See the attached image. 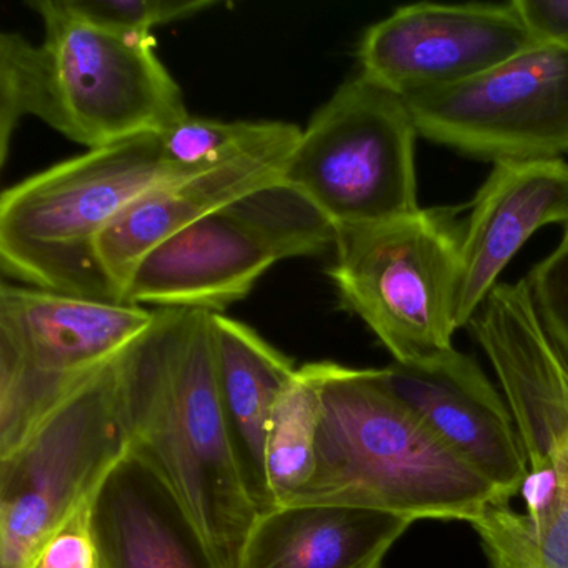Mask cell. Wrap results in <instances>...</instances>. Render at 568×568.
I'll list each match as a JSON object with an SVG mask.
<instances>
[{"label":"cell","instance_id":"ba28073f","mask_svg":"<svg viewBox=\"0 0 568 568\" xmlns=\"http://www.w3.org/2000/svg\"><path fill=\"white\" fill-rule=\"evenodd\" d=\"M417 138L405 98L361 72L302 131L284 182L302 192L335 231L407 217L422 209Z\"/></svg>","mask_w":568,"mask_h":568},{"label":"cell","instance_id":"9a60e30c","mask_svg":"<svg viewBox=\"0 0 568 568\" xmlns=\"http://www.w3.org/2000/svg\"><path fill=\"white\" fill-rule=\"evenodd\" d=\"M567 222V162L548 159L494 164L462 224L458 328L470 324L535 232Z\"/></svg>","mask_w":568,"mask_h":568},{"label":"cell","instance_id":"9c48e42d","mask_svg":"<svg viewBox=\"0 0 568 568\" xmlns=\"http://www.w3.org/2000/svg\"><path fill=\"white\" fill-rule=\"evenodd\" d=\"M155 311L4 282L0 288V455L131 347Z\"/></svg>","mask_w":568,"mask_h":568},{"label":"cell","instance_id":"ac0fdd59","mask_svg":"<svg viewBox=\"0 0 568 568\" xmlns=\"http://www.w3.org/2000/svg\"><path fill=\"white\" fill-rule=\"evenodd\" d=\"M212 344L225 420L245 484L262 514L274 507L265 475L268 420L297 367L254 328L224 314H212Z\"/></svg>","mask_w":568,"mask_h":568},{"label":"cell","instance_id":"5bb4252c","mask_svg":"<svg viewBox=\"0 0 568 568\" xmlns=\"http://www.w3.org/2000/svg\"><path fill=\"white\" fill-rule=\"evenodd\" d=\"M302 131L275 122L267 138L225 164L165 182L132 202L99 242V258L119 301L139 262L172 235L237 199L284 181Z\"/></svg>","mask_w":568,"mask_h":568},{"label":"cell","instance_id":"cb8c5ba5","mask_svg":"<svg viewBox=\"0 0 568 568\" xmlns=\"http://www.w3.org/2000/svg\"><path fill=\"white\" fill-rule=\"evenodd\" d=\"M91 508L92 501L48 538L32 568H102Z\"/></svg>","mask_w":568,"mask_h":568},{"label":"cell","instance_id":"4fadbf2b","mask_svg":"<svg viewBox=\"0 0 568 568\" xmlns=\"http://www.w3.org/2000/svg\"><path fill=\"white\" fill-rule=\"evenodd\" d=\"M467 327L500 382L527 454V480H538L568 437V361L545 331L527 278L498 284Z\"/></svg>","mask_w":568,"mask_h":568},{"label":"cell","instance_id":"7c38bea8","mask_svg":"<svg viewBox=\"0 0 568 568\" xmlns=\"http://www.w3.org/2000/svg\"><path fill=\"white\" fill-rule=\"evenodd\" d=\"M408 405L505 501L524 490L528 460L505 398L480 365L457 348L427 361L382 368Z\"/></svg>","mask_w":568,"mask_h":568},{"label":"cell","instance_id":"6da1fadb","mask_svg":"<svg viewBox=\"0 0 568 568\" xmlns=\"http://www.w3.org/2000/svg\"><path fill=\"white\" fill-rule=\"evenodd\" d=\"M119 375L132 448L178 495L221 568H239L258 510L219 395L212 312L155 308L119 355Z\"/></svg>","mask_w":568,"mask_h":568},{"label":"cell","instance_id":"30bf717a","mask_svg":"<svg viewBox=\"0 0 568 568\" xmlns=\"http://www.w3.org/2000/svg\"><path fill=\"white\" fill-rule=\"evenodd\" d=\"M418 135L470 158L548 161L568 152V52L537 42L454 88L405 98Z\"/></svg>","mask_w":568,"mask_h":568},{"label":"cell","instance_id":"52a82bcc","mask_svg":"<svg viewBox=\"0 0 568 568\" xmlns=\"http://www.w3.org/2000/svg\"><path fill=\"white\" fill-rule=\"evenodd\" d=\"M131 450L118 357L0 455V568H32Z\"/></svg>","mask_w":568,"mask_h":568},{"label":"cell","instance_id":"5b68a950","mask_svg":"<svg viewBox=\"0 0 568 568\" xmlns=\"http://www.w3.org/2000/svg\"><path fill=\"white\" fill-rule=\"evenodd\" d=\"M337 231L287 182L257 189L149 252L122 302L224 314L277 262L334 247Z\"/></svg>","mask_w":568,"mask_h":568},{"label":"cell","instance_id":"7a4b0ae2","mask_svg":"<svg viewBox=\"0 0 568 568\" xmlns=\"http://www.w3.org/2000/svg\"><path fill=\"white\" fill-rule=\"evenodd\" d=\"M29 6L44 22L42 44L16 32L0 36V164L26 115L89 151L162 134L191 115L155 54L154 36L105 31L72 14L62 0Z\"/></svg>","mask_w":568,"mask_h":568},{"label":"cell","instance_id":"277c9868","mask_svg":"<svg viewBox=\"0 0 568 568\" xmlns=\"http://www.w3.org/2000/svg\"><path fill=\"white\" fill-rule=\"evenodd\" d=\"M159 134L139 135L52 165L0 197V267L29 287L121 302L99 242L141 195L179 181Z\"/></svg>","mask_w":568,"mask_h":568},{"label":"cell","instance_id":"484cf974","mask_svg":"<svg viewBox=\"0 0 568 568\" xmlns=\"http://www.w3.org/2000/svg\"><path fill=\"white\" fill-rule=\"evenodd\" d=\"M560 247H568V222L564 225V235H561Z\"/></svg>","mask_w":568,"mask_h":568},{"label":"cell","instance_id":"8fae6325","mask_svg":"<svg viewBox=\"0 0 568 568\" xmlns=\"http://www.w3.org/2000/svg\"><path fill=\"white\" fill-rule=\"evenodd\" d=\"M508 4H414L395 9L365 31L362 74L410 98L454 88L537 44Z\"/></svg>","mask_w":568,"mask_h":568},{"label":"cell","instance_id":"603a6c76","mask_svg":"<svg viewBox=\"0 0 568 568\" xmlns=\"http://www.w3.org/2000/svg\"><path fill=\"white\" fill-rule=\"evenodd\" d=\"M538 317L568 361V247L558 245L527 277Z\"/></svg>","mask_w":568,"mask_h":568},{"label":"cell","instance_id":"8992f818","mask_svg":"<svg viewBox=\"0 0 568 568\" xmlns=\"http://www.w3.org/2000/svg\"><path fill=\"white\" fill-rule=\"evenodd\" d=\"M462 224L452 209H420L337 231L328 275L338 297L398 364L454 348Z\"/></svg>","mask_w":568,"mask_h":568},{"label":"cell","instance_id":"d6986e66","mask_svg":"<svg viewBox=\"0 0 568 568\" xmlns=\"http://www.w3.org/2000/svg\"><path fill=\"white\" fill-rule=\"evenodd\" d=\"M530 481L527 510L495 501L470 521L490 568H568V437Z\"/></svg>","mask_w":568,"mask_h":568},{"label":"cell","instance_id":"2e32d148","mask_svg":"<svg viewBox=\"0 0 568 568\" xmlns=\"http://www.w3.org/2000/svg\"><path fill=\"white\" fill-rule=\"evenodd\" d=\"M102 568H221L158 468L132 448L92 500Z\"/></svg>","mask_w":568,"mask_h":568},{"label":"cell","instance_id":"7402d4cb","mask_svg":"<svg viewBox=\"0 0 568 568\" xmlns=\"http://www.w3.org/2000/svg\"><path fill=\"white\" fill-rule=\"evenodd\" d=\"M65 8L105 31L152 38V29L214 9L212 0H62Z\"/></svg>","mask_w":568,"mask_h":568},{"label":"cell","instance_id":"d4e9b609","mask_svg":"<svg viewBox=\"0 0 568 568\" xmlns=\"http://www.w3.org/2000/svg\"><path fill=\"white\" fill-rule=\"evenodd\" d=\"M535 39L568 52V0H511Z\"/></svg>","mask_w":568,"mask_h":568},{"label":"cell","instance_id":"e0dca14e","mask_svg":"<svg viewBox=\"0 0 568 568\" xmlns=\"http://www.w3.org/2000/svg\"><path fill=\"white\" fill-rule=\"evenodd\" d=\"M412 524L345 505H277L255 518L239 568H382Z\"/></svg>","mask_w":568,"mask_h":568},{"label":"cell","instance_id":"3957f363","mask_svg":"<svg viewBox=\"0 0 568 568\" xmlns=\"http://www.w3.org/2000/svg\"><path fill=\"white\" fill-rule=\"evenodd\" d=\"M318 372L322 422L314 475L291 504L470 524L488 505L505 501L387 387L382 368L318 362Z\"/></svg>","mask_w":568,"mask_h":568},{"label":"cell","instance_id":"ffe728a7","mask_svg":"<svg viewBox=\"0 0 568 568\" xmlns=\"http://www.w3.org/2000/svg\"><path fill=\"white\" fill-rule=\"evenodd\" d=\"M321 422V372L312 362L297 367L268 420L265 475L274 507L294 501L311 481Z\"/></svg>","mask_w":568,"mask_h":568},{"label":"cell","instance_id":"44dd1931","mask_svg":"<svg viewBox=\"0 0 568 568\" xmlns=\"http://www.w3.org/2000/svg\"><path fill=\"white\" fill-rule=\"evenodd\" d=\"M275 122H222L185 118L159 134L165 165L178 178L225 164L267 138Z\"/></svg>","mask_w":568,"mask_h":568}]
</instances>
